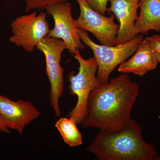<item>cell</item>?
Wrapping results in <instances>:
<instances>
[{
    "label": "cell",
    "mask_w": 160,
    "mask_h": 160,
    "mask_svg": "<svg viewBox=\"0 0 160 160\" xmlns=\"http://www.w3.org/2000/svg\"><path fill=\"white\" fill-rule=\"evenodd\" d=\"M139 93L138 85L126 73L101 84L89 94L82 127L109 130L123 127L132 118V109Z\"/></svg>",
    "instance_id": "1"
},
{
    "label": "cell",
    "mask_w": 160,
    "mask_h": 160,
    "mask_svg": "<svg viewBox=\"0 0 160 160\" xmlns=\"http://www.w3.org/2000/svg\"><path fill=\"white\" fill-rule=\"evenodd\" d=\"M143 129L132 118L114 130H100L86 150L99 160H159L154 146L145 142Z\"/></svg>",
    "instance_id": "2"
},
{
    "label": "cell",
    "mask_w": 160,
    "mask_h": 160,
    "mask_svg": "<svg viewBox=\"0 0 160 160\" xmlns=\"http://www.w3.org/2000/svg\"><path fill=\"white\" fill-rule=\"evenodd\" d=\"M80 38L93 52L98 64L97 77L101 84L109 82V76L114 69L134 54L143 34H138L128 42L115 46L99 45L89 37L88 32L78 29Z\"/></svg>",
    "instance_id": "3"
},
{
    "label": "cell",
    "mask_w": 160,
    "mask_h": 160,
    "mask_svg": "<svg viewBox=\"0 0 160 160\" xmlns=\"http://www.w3.org/2000/svg\"><path fill=\"white\" fill-rule=\"evenodd\" d=\"M72 55L79 65L78 72L76 74L75 72L71 71L68 79L70 83V94L77 96L78 101L75 106L68 116L79 125L86 116L90 92L101 83L97 77L98 64L94 57L85 59L80 54L78 49Z\"/></svg>",
    "instance_id": "4"
},
{
    "label": "cell",
    "mask_w": 160,
    "mask_h": 160,
    "mask_svg": "<svg viewBox=\"0 0 160 160\" xmlns=\"http://www.w3.org/2000/svg\"><path fill=\"white\" fill-rule=\"evenodd\" d=\"M36 48L45 55L46 74L50 86L49 102L55 115L60 117L59 102L63 95L65 83L64 69L61 61L62 52L67 47L62 40L47 36L38 43Z\"/></svg>",
    "instance_id": "5"
},
{
    "label": "cell",
    "mask_w": 160,
    "mask_h": 160,
    "mask_svg": "<svg viewBox=\"0 0 160 160\" xmlns=\"http://www.w3.org/2000/svg\"><path fill=\"white\" fill-rule=\"evenodd\" d=\"M46 12L38 15L36 11L15 19L11 24L12 35L9 41L27 52L33 51L40 41L49 34L50 29Z\"/></svg>",
    "instance_id": "6"
},
{
    "label": "cell",
    "mask_w": 160,
    "mask_h": 160,
    "mask_svg": "<svg viewBox=\"0 0 160 160\" xmlns=\"http://www.w3.org/2000/svg\"><path fill=\"white\" fill-rule=\"evenodd\" d=\"M45 9L54 22V28L50 29L48 36L62 40L72 55L78 49L84 50L85 45L80 38L76 20L72 18L71 3H53L46 6Z\"/></svg>",
    "instance_id": "7"
},
{
    "label": "cell",
    "mask_w": 160,
    "mask_h": 160,
    "mask_svg": "<svg viewBox=\"0 0 160 160\" xmlns=\"http://www.w3.org/2000/svg\"><path fill=\"white\" fill-rule=\"evenodd\" d=\"M76 1L80 9L79 16L76 20L78 28L93 34L102 45L116 46L119 25L115 22L114 16L107 17L91 8L85 0Z\"/></svg>",
    "instance_id": "8"
},
{
    "label": "cell",
    "mask_w": 160,
    "mask_h": 160,
    "mask_svg": "<svg viewBox=\"0 0 160 160\" xmlns=\"http://www.w3.org/2000/svg\"><path fill=\"white\" fill-rule=\"evenodd\" d=\"M0 115L9 129L22 134L27 125L40 116V112L29 101L15 102L0 95Z\"/></svg>",
    "instance_id": "9"
},
{
    "label": "cell",
    "mask_w": 160,
    "mask_h": 160,
    "mask_svg": "<svg viewBox=\"0 0 160 160\" xmlns=\"http://www.w3.org/2000/svg\"><path fill=\"white\" fill-rule=\"evenodd\" d=\"M106 12L113 14L119 22L117 45L128 42L136 35L134 25L138 17L140 0H109Z\"/></svg>",
    "instance_id": "10"
},
{
    "label": "cell",
    "mask_w": 160,
    "mask_h": 160,
    "mask_svg": "<svg viewBox=\"0 0 160 160\" xmlns=\"http://www.w3.org/2000/svg\"><path fill=\"white\" fill-rule=\"evenodd\" d=\"M158 63L146 38H144L140 42L134 55L128 61L121 64L118 71L123 73H133L143 77L155 69Z\"/></svg>",
    "instance_id": "11"
},
{
    "label": "cell",
    "mask_w": 160,
    "mask_h": 160,
    "mask_svg": "<svg viewBox=\"0 0 160 160\" xmlns=\"http://www.w3.org/2000/svg\"><path fill=\"white\" fill-rule=\"evenodd\" d=\"M140 13L135 23L136 34L160 32V0H140Z\"/></svg>",
    "instance_id": "12"
},
{
    "label": "cell",
    "mask_w": 160,
    "mask_h": 160,
    "mask_svg": "<svg viewBox=\"0 0 160 160\" xmlns=\"http://www.w3.org/2000/svg\"><path fill=\"white\" fill-rule=\"evenodd\" d=\"M77 125L75 120L70 117L60 118L55 125L64 142L70 147H77L83 143L82 136Z\"/></svg>",
    "instance_id": "13"
},
{
    "label": "cell",
    "mask_w": 160,
    "mask_h": 160,
    "mask_svg": "<svg viewBox=\"0 0 160 160\" xmlns=\"http://www.w3.org/2000/svg\"><path fill=\"white\" fill-rule=\"evenodd\" d=\"M26 4V11L29 12L33 9L43 10L47 5L53 3L68 2V0H23Z\"/></svg>",
    "instance_id": "14"
},
{
    "label": "cell",
    "mask_w": 160,
    "mask_h": 160,
    "mask_svg": "<svg viewBox=\"0 0 160 160\" xmlns=\"http://www.w3.org/2000/svg\"><path fill=\"white\" fill-rule=\"evenodd\" d=\"M146 39L158 62L160 63V35H154L146 38Z\"/></svg>",
    "instance_id": "15"
},
{
    "label": "cell",
    "mask_w": 160,
    "mask_h": 160,
    "mask_svg": "<svg viewBox=\"0 0 160 160\" xmlns=\"http://www.w3.org/2000/svg\"><path fill=\"white\" fill-rule=\"evenodd\" d=\"M92 9L102 15L106 16L107 4L109 0H85Z\"/></svg>",
    "instance_id": "16"
},
{
    "label": "cell",
    "mask_w": 160,
    "mask_h": 160,
    "mask_svg": "<svg viewBox=\"0 0 160 160\" xmlns=\"http://www.w3.org/2000/svg\"><path fill=\"white\" fill-rule=\"evenodd\" d=\"M0 131L6 133H10L9 129L6 126L1 115H0Z\"/></svg>",
    "instance_id": "17"
},
{
    "label": "cell",
    "mask_w": 160,
    "mask_h": 160,
    "mask_svg": "<svg viewBox=\"0 0 160 160\" xmlns=\"http://www.w3.org/2000/svg\"></svg>",
    "instance_id": "18"
}]
</instances>
